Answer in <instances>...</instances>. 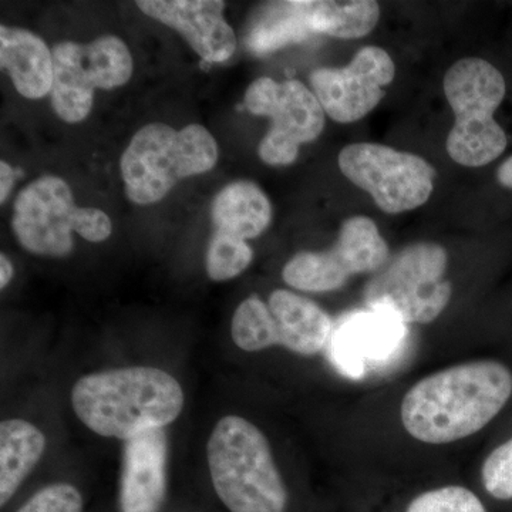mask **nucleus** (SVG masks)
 <instances>
[{"label": "nucleus", "instance_id": "nucleus-19", "mask_svg": "<svg viewBox=\"0 0 512 512\" xmlns=\"http://www.w3.org/2000/svg\"><path fill=\"white\" fill-rule=\"evenodd\" d=\"M315 35L309 2H274L259 9L249 25L245 45L254 55H268Z\"/></svg>", "mask_w": 512, "mask_h": 512}, {"label": "nucleus", "instance_id": "nucleus-28", "mask_svg": "<svg viewBox=\"0 0 512 512\" xmlns=\"http://www.w3.org/2000/svg\"><path fill=\"white\" fill-rule=\"evenodd\" d=\"M13 278V265L5 255L0 256V288L5 289Z\"/></svg>", "mask_w": 512, "mask_h": 512}, {"label": "nucleus", "instance_id": "nucleus-6", "mask_svg": "<svg viewBox=\"0 0 512 512\" xmlns=\"http://www.w3.org/2000/svg\"><path fill=\"white\" fill-rule=\"evenodd\" d=\"M447 265V251L439 244L419 242L400 249L367 281V308L410 325L434 322L453 296Z\"/></svg>", "mask_w": 512, "mask_h": 512}, {"label": "nucleus", "instance_id": "nucleus-15", "mask_svg": "<svg viewBox=\"0 0 512 512\" xmlns=\"http://www.w3.org/2000/svg\"><path fill=\"white\" fill-rule=\"evenodd\" d=\"M167 494V436L150 430L124 441L121 512H160Z\"/></svg>", "mask_w": 512, "mask_h": 512}, {"label": "nucleus", "instance_id": "nucleus-25", "mask_svg": "<svg viewBox=\"0 0 512 512\" xmlns=\"http://www.w3.org/2000/svg\"><path fill=\"white\" fill-rule=\"evenodd\" d=\"M18 512H83V497L73 485H47L26 501Z\"/></svg>", "mask_w": 512, "mask_h": 512}, {"label": "nucleus", "instance_id": "nucleus-9", "mask_svg": "<svg viewBox=\"0 0 512 512\" xmlns=\"http://www.w3.org/2000/svg\"><path fill=\"white\" fill-rule=\"evenodd\" d=\"M53 110L66 123H80L92 111L94 90L124 86L133 74V57L119 37L104 36L89 45L62 42L52 50Z\"/></svg>", "mask_w": 512, "mask_h": 512}, {"label": "nucleus", "instance_id": "nucleus-4", "mask_svg": "<svg viewBox=\"0 0 512 512\" xmlns=\"http://www.w3.org/2000/svg\"><path fill=\"white\" fill-rule=\"evenodd\" d=\"M218 146L200 124L174 130L161 123L137 131L121 157L120 168L127 197L138 205L163 200L178 181L212 170Z\"/></svg>", "mask_w": 512, "mask_h": 512}, {"label": "nucleus", "instance_id": "nucleus-22", "mask_svg": "<svg viewBox=\"0 0 512 512\" xmlns=\"http://www.w3.org/2000/svg\"><path fill=\"white\" fill-rule=\"evenodd\" d=\"M254 251L244 239L215 231L207 252V274L212 281H228L245 271Z\"/></svg>", "mask_w": 512, "mask_h": 512}, {"label": "nucleus", "instance_id": "nucleus-11", "mask_svg": "<svg viewBox=\"0 0 512 512\" xmlns=\"http://www.w3.org/2000/svg\"><path fill=\"white\" fill-rule=\"evenodd\" d=\"M245 107L255 116L272 120L258 147L259 157L269 165L295 163L299 147L315 141L325 128L318 97L298 80L276 83L259 77L245 93Z\"/></svg>", "mask_w": 512, "mask_h": 512}, {"label": "nucleus", "instance_id": "nucleus-16", "mask_svg": "<svg viewBox=\"0 0 512 512\" xmlns=\"http://www.w3.org/2000/svg\"><path fill=\"white\" fill-rule=\"evenodd\" d=\"M0 66L23 97L37 100L52 92L55 66L45 40L25 29L0 28Z\"/></svg>", "mask_w": 512, "mask_h": 512}, {"label": "nucleus", "instance_id": "nucleus-23", "mask_svg": "<svg viewBox=\"0 0 512 512\" xmlns=\"http://www.w3.org/2000/svg\"><path fill=\"white\" fill-rule=\"evenodd\" d=\"M406 512H487L480 498L461 485H447L417 495Z\"/></svg>", "mask_w": 512, "mask_h": 512}, {"label": "nucleus", "instance_id": "nucleus-10", "mask_svg": "<svg viewBox=\"0 0 512 512\" xmlns=\"http://www.w3.org/2000/svg\"><path fill=\"white\" fill-rule=\"evenodd\" d=\"M339 168L365 190L386 214H402L426 204L436 170L424 158L375 143L349 144L340 151Z\"/></svg>", "mask_w": 512, "mask_h": 512}, {"label": "nucleus", "instance_id": "nucleus-3", "mask_svg": "<svg viewBox=\"0 0 512 512\" xmlns=\"http://www.w3.org/2000/svg\"><path fill=\"white\" fill-rule=\"evenodd\" d=\"M208 467L215 491L231 512H285L288 491L258 427L244 417L227 416L212 430Z\"/></svg>", "mask_w": 512, "mask_h": 512}, {"label": "nucleus", "instance_id": "nucleus-12", "mask_svg": "<svg viewBox=\"0 0 512 512\" xmlns=\"http://www.w3.org/2000/svg\"><path fill=\"white\" fill-rule=\"evenodd\" d=\"M389 258V245L375 221L353 217L343 222L332 248L292 256L282 271V278L299 291H338L352 276L375 274Z\"/></svg>", "mask_w": 512, "mask_h": 512}, {"label": "nucleus", "instance_id": "nucleus-2", "mask_svg": "<svg viewBox=\"0 0 512 512\" xmlns=\"http://www.w3.org/2000/svg\"><path fill=\"white\" fill-rule=\"evenodd\" d=\"M183 387L156 367H127L93 373L77 380L72 404L77 417L94 433L130 440L164 429L183 412Z\"/></svg>", "mask_w": 512, "mask_h": 512}, {"label": "nucleus", "instance_id": "nucleus-8", "mask_svg": "<svg viewBox=\"0 0 512 512\" xmlns=\"http://www.w3.org/2000/svg\"><path fill=\"white\" fill-rule=\"evenodd\" d=\"M232 339L245 352H261L271 346H284L302 356L318 355L332 336L328 313L298 293L278 289L264 302L249 296L232 318Z\"/></svg>", "mask_w": 512, "mask_h": 512}, {"label": "nucleus", "instance_id": "nucleus-24", "mask_svg": "<svg viewBox=\"0 0 512 512\" xmlns=\"http://www.w3.org/2000/svg\"><path fill=\"white\" fill-rule=\"evenodd\" d=\"M487 493L497 500H512V437L491 451L481 470Z\"/></svg>", "mask_w": 512, "mask_h": 512}, {"label": "nucleus", "instance_id": "nucleus-21", "mask_svg": "<svg viewBox=\"0 0 512 512\" xmlns=\"http://www.w3.org/2000/svg\"><path fill=\"white\" fill-rule=\"evenodd\" d=\"M315 35L323 33L339 39H360L376 28L380 6L372 0L313 2L309 0Z\"/></svg>", "mask_w": 512, "mask_h": 512}, {"label": "nucleus", "instance_id": "nucleus-13", "mask_svg": "<svg viewBox=\"0 0 512 512\" xmlns=\"http://www.w3.org/2000/svg\"><path fill=\"white\" fill-rule=\"evenodd\" d=\"M396 76L386 50L360 49L345 67H320L311 74L313 93L330 119L349 124L362 120L384 97V87Z\"/></svg>", "mask_w": 512, "mask_h": 512}, {"label": "nucleus", "instance_id": "nucleus-7", "mask_svg": "<svg viewBox=\"0 0 512 512\" xmlns=\"http://www.w3.org/2000/svg\"><path fill=\"white\" fill-rule=\"evenodd\" d=\"M12 225L23 248L56 258L73 251V232L87 241L101 242L113 231L106 212L77 207L69 185L53 175L37 178L19 192Z\"/></svg>", "mask_w": 512, "mask_h": 512}, {"label": "nucleus", "instance_id": "nucleus-26", "mask_svg": "<svg viewBox=\"0 0 512 512\" xmlns=\"http://www.w3.org/2000/svg\"><path fill=\"white\" fill-rule=\"evenodd\" d=\"M16 181V171L13 170L12 165L2 161L0 163V202H5L12 191L13 184Z\"/></svg>", "mask_w": 512, "mask_h": 512}, {"label": "nucleus", "instance_id": "nucleus-14", "mask_svg": "<svg viewBox=\"0 0 512 512\" xmlns=\"http://www.w3.org/2000/svg\"><path fill=\"white\" fill-rule=\"evenodd\" d=\"M141 12L180 32L192 49L210 63L234 55L237 37L225 20V3L215 0H141Z\"/></svg>", "mask_w": 512, "mask_h": 512}, {"label": "nucleus", "instance_id": "nucleus-20", "mask_svg": "<svg viewBox=\"0 0 512 512\" xmlns=\"http://www.w3.org/2000/svg\"><path fill=\"white\" fill-rule=\"evenodd\" d=\"M46 439L22 419L0 424V504L6 505L45 453Z\"/></svg>", "mask_w": 512, "mask_h": 512}, {"label": "nucleus", "instance_id": "nucleus-27", "mask_svg": "<svg viewBox=\"0 0 512 512\" xmlns=\"http://www.w3.org/2000/svg\"><path fill=\"white\" fill-rule=\"evenodd\" d=\"M497 181L504 188L512 190V156L498 167Z\"/></svg>", "mask_w": 512, "mask_h": 512}, {"label": "nucleus", "instance_id": "nucleus-1", "mask_svg": "<svg viewBox=\"0 0 512 512\" xmlns=\"http://www.w3.org/2000/svg\"><path fill=\"white\" fill-rule=\"evenodd\" d=\"M512 396V372L497 360L447 367L413 384L404 394V430L424 444L456 443L484 429Z\"/></svg>", "mask_w": 512, "mask_h": 512}, {"label": "nucleus", "instance_id": "nucleus-18", "mask_svg": "<svg viewBox=\"0 0 512 512\" xmlns=\"http://www.w3.org/2000/svg\"><path fill=\"white\" fill-rule=\"evenodd\" d=\"M211 215L217 231L247 241L259 237L271 224V201L251 181H235L215 197Z\"/></svg>", "mask_w": 512, "mask_h": 512}, {"label": "nucleus", "instance_id": "nucleus-17", "mask_svg": "<svg viewBox=\"0 0 512 512\" xmlns=\"http://www.w3.org/2000/svg\"><path fill=\"white\" fill-rule=\"evenodd\" d=\"M404 323L379 312L356 313L336 333L335 357L346 372H362V356L386 355L403 333Z\"/></svg>", "mask_w": 512, "mask_h": 512}, {"label": "nucleus", "instance_id": "nucleus-5", "mask_svg": "<svg viewBox=\"0 0 512 512\" xmlns=\"http://www.w3.org/2000/svg\"><path fill=\"white\" fill-rule=\"evenodd\" d=\"M444 94L456 123L447 137V153L464 167H484L497 160L508 146L504 128L494 119L503 103L507 84L487 60H458L444 76Z\"/></svg>", "mask_w": 512, "mask_h": 512}]
</instances>
